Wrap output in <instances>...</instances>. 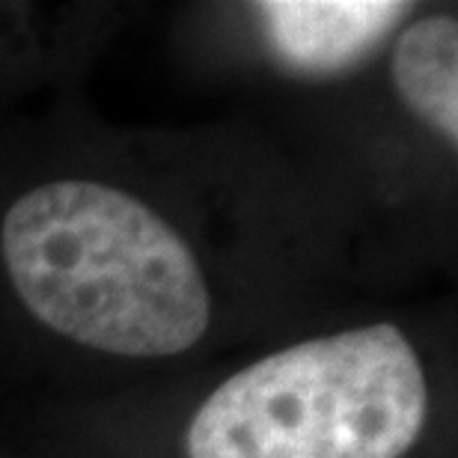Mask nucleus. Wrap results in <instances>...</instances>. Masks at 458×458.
Masks as SVG:
<instances>
[{
  "instance_id": "obj_1",
  "label": "nucleus",
  "mask_w": 458,
  "mask_h": 458,
  "mask_svg": "<svg viewBox=\"0 0 458 458\" xmlns=\"http://www.w3.org/2000/svg\"><path fill=\"white\" fill-rule=\"evenodd\" d=\"M0 256L24 310L63 340L116 357H176L212 322L194 250L123 188L57 179L9 206Z\"/></svg>"
},
{
  "instance_id": "obj_2",
  "label": "nucleus",
  "mask_w": 458,
  "mask_h": 458,
  "mask_svg": "<svg viewBox=\"0 0 458 458\" xmlns=\"http://www.w3.org/2000/svg\"><path fill=\"white\" fill-rule=\"evenodd\" d=\"M428 420L417 348L390 322L265 354L208 393L188 458H405Z\"/></svg>"
},
{
  "instance_id": "obj_3",
  "label": "nucleus",
  "mask_w": 458,
  "mask_h": 458,
  "mask_svg": "<svg viewBox=\"0 0 458 458\" xmlns=\"http://www.w3.org/2000/svg\"><path fill=\"white\" fill-rule=\"evenodd\" d=\"M411 4L396 0H268L256 4L265 42L301 75H343L399 27Z\"/></svg>"
},
{
  "instance_id": "obj_4",
  "label": "nucleus",
  "mask_w": 458,
  "mask_h": 458,
  "mask_svg": "<svg viewBox=\"0 0 458 458\" xmlns=\"http://www.w3.org/2000/svg\"><path fill=\"white\" fill-rule=\"evenodd\" d=\"M390 78L402 105L437 137L458 143V21L417 18L399 33Z\"/></svg>"
}]
</instances>
